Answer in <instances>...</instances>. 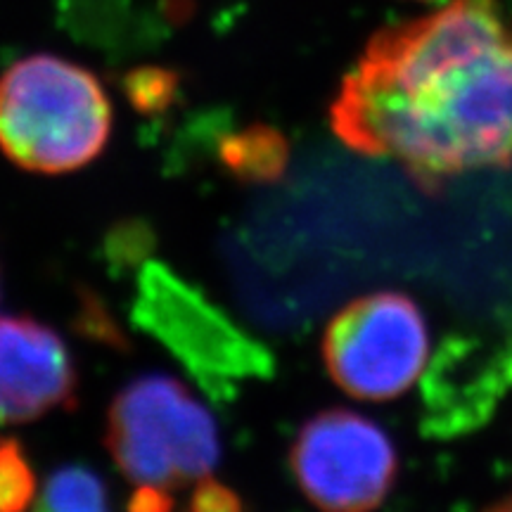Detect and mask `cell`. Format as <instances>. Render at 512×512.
Instances as JSON below:
<instances>
[{"mask_svg":"<svg viewBox=\"0 0 512 512\" xmlns=\"http://www.w3.org/2000/svg\"><path fill=\"white\" fill-rule=\"evenodd\" d=\"M337 138L394 159L422 190L512 164V27L496 0H453L382 29L330 105Z\"/></svg>","mask_w":512,"mask_h":512,"instance_id":"6da1fadb","label":"cell"},{"mask_svg":"<svg viewBox=\"0 0 512 512\" xmlns=\"http://www.w3.org/2000/svg\"><path fill=\"white\" fill-rule=\"evenodd\" d=\"M112 136V105L91 69L31 55L0 76V152L31 174H72Z\"/></svg>","mask_w":512,"mask_h":512,"instance_id":"7a4b0ae2","label":"cell"},{"mask_svg":"<svg viewBox=\"0 0 512 512\" xmlns=\"http://www.w3.org/2000/svg\"><path fill=\"white\" fill-rule=\"evenodd\" d=\"M105 444L133 486L174 494L211 477L221 458L219 427L176 377L140 375L114 396Z\"/></svg>","mask_w":512,"mask_h":512,"instance_id":"3957f363","label":"cell"},{"mask_svg":"<svg viewBox=\"0 0 512 512\" xmlns=\"http://www.w3.org/2000/svg\"><path fill=\"white\" fill-rule=\"evenodd\" d=\"M133 323L183 363L211 399L230 401L273 373V356L202 290L159 261L138 273Z\"/></svg>","mask_w":512,"mask_h":512,"instance_id":"277c9868","label":"cell"},{"mask_svg":"<svg viewBox=\"0 0 512 512\" xmlns=\"http://www.w3.org/2000/svg\"><path fill=\"white\" fill-rule=\"evenodd\" d=\"M430 332L403 292H373L337 311L323 332V361L344 394L392 401L406 394L427 361Z\"/></svg>","mask_w":512,"mask_h":512,"instance_id":"5b68a950","label":"cell"},{"mask_svg":"<svg viewBox=\"0 0 512 512\" xmlns=\"http://www.w3.org/2000/svg\"><path fill=\"white\" fill-rule=\"evenodd\" d=\"M290 470L320 512H373L392 494L399 456L366 415L328 408L306 420L290 448Z\"/></svg>","mask_w":512,"mask_h":512,"instance_id":"8992f818","label":"cell"},{"mask_svg":"<svg viewBox=\"0 0 512 512\" xmlns=\"http://www.w3.org/2000/svg\"><path fill=\"white\" fill-rule=\"evenodd\" d=\"M79 373L64 339L41 320L0 316V425L74 411Z\"/></svg>","mask_w":512,"mask_h":512,"instance_id":"52a82bcc","label":"cell"},{"mask_svg":"<svg viewBox=\"0 0 512 512\" xmlns=\"http://www.w3.org/2000/svg\"><path fill=\"white\" fill-rule=\"evenodd\" d=\"M216 155L223 169L242 183H275L290 159L285 133L266 124H252L221 136Z\"/></svg>","mask_w":512,"mask_h":512,"instance_id":"ba28073f","label":"cell"},{"mask_svg":"<svg viewBox=\"0 0 512 512\" xmlns=\"http://www.w3.org/2000/svg\"><path fill=\"white\" fill-rule=\"evenodd\" d=\"M38 496V479L24 444L0 437V512H29Z\"/></svg>","mask_w":512,"mask_h":512,"instance_id":"9c48e42d","label":"cell"},{"mask_svg":"<svg viewBox=\"0 0 512 512\" xmlns=\"http://www.w3.org/2000/svg\"><path fill=\"white\" fill-rule=\"evenodd\" d=\"M126 95L140 114H162L176 95V76L162 69H143L126 79Z\"/></svg>","mask_w":512,"mask_h":512,"instance_id":"30bf717a","label":"cell"},{"mask_svg":"<svg viewBox=\"0 0 512 512\" xmlns=\"http://www.w3.org/2000/svg\"><path fill=\"white\" fill-rule=\"evenodd\" d=\"M150 245V228H140L136 223L119 226L110 235V242H107V247H110V261L114 266L136 264V261H140L147 254Z\"/></svg>","mask_w":512,"mask_h":512,"instance_id":"8fae6325","label":"cell"},{"mask_svg":"<svg viewBox=\"0 0 512 512\" xmlns=\"http://www.w3.org/2000/svg\"><path fill=\"white\" fill-rule=\"evenodd\" d=\"M188 512H242V501L226 484L216 482L214 477H207L195 484Z\"/></svg>","mask_w":512,"mask_h":512,"instance_id":"7c38bea8","label":"cell"},{"mask_svg":"<svg viewBox=\"0 0 512 512\" xmlns=\"http://www.w3.org/2000/svg\"><path fill=\"white\" fill-rule=\"evenodd\" d=\"M128 512H174V498L169 491L136 486L128 501Z\"/></svg>","mask_w":512,"mask_h":512,"instance_id":"4fadbf2b","label":"cell"},{"mask_svg":"<svg viewBox=\"0 0 512 512\" xmlns=\"http://www.w3.org/2000/svg\"><path fill=\"white\" fill-rule=\"evenodd\" d=\"M34 512H107V508H46L36 503Z\"/></svg>","mask_w":512,"mask_h":512,"instance_id":"5bb4252c","label":"cell"},{"mask_svg":"<svg viewBox=\"0 0 512 512\" xmlns=\"http://www.w3.org/2000/svg\"><path fill=\"white\" fill-rule=\"evenodd\" d=\"M489 512H512V494L505 496L503 501H498Z\"/></svg>","mask_w":512,"mask_h":512,"instance_id":"9a60e30c","label":"cell"}]
</instances>
